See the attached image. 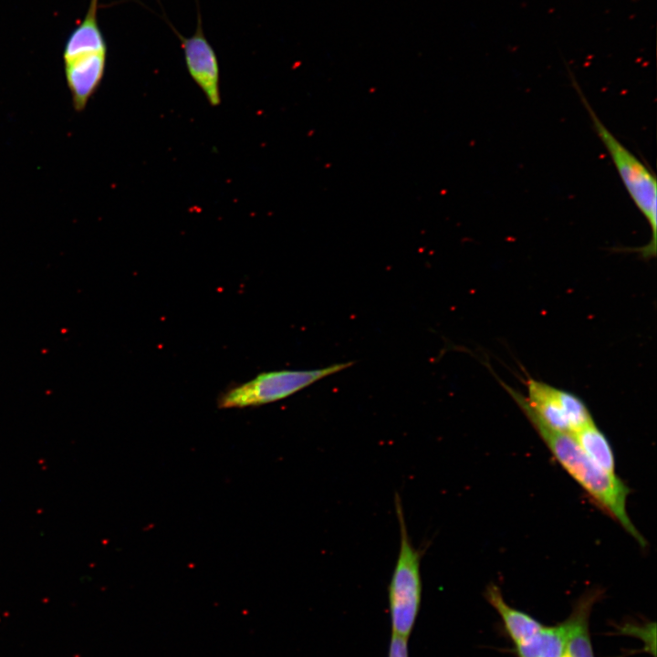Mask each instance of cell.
<instances>
[{
    "mask_svg": "<svg viewBox=\"0 0 657 657\" xmlns=\"http://www.w3.org/2000/svg\"><path fill=\"white\" fill-rule=\"evenodd\" d=\"M501 384L519 406L561 466L603 511L616 520L640 546L644 547L646 544L644 537L637 530L627 513L626 503L630 494L628 485L616 474H609L596 465L571 434L547 426L533 412L521 392L504 382Z\"/></svg>",
    "mask_w": 657,
    "mask_h": 657,
    "instance_id": "cell-1",
    "label": "cell"
},
{
    "mask_svg": "<svg viewBox=\"0 0 657 657\" xmlns=\"http://www.w3.org/2000/svg\"><path fill=\"white\" fill-rule=\"evenodd\" d=\"M570 76L573 87L589 114L595 133L610 155L629 196L650 226L649 242L641 247L631 250L638 252L644 259H651L656 256L657 249V181L655 174L644 162L608 129L595 112L574 76L571 74Z\"/></svg>",
    "mask_w": 657,
    "mask_h": 657,
    "instance_id": "cell-2",
    "label": "cell"
},
{
    "mask_svg": "<svg viewBox=\"0 0 657 657\" xmlns=\"http://www.w3.org/2000/svg\"><path fill=\"white\" fill-rule=\"evenodd\" d=\"M395 510L400 528V548L388 587L391 634L409 639L421 607L422 552L416 548L408 533L402 499L395 495Z\"/></svg>",
    "mask_w": 657,
    "mask_h": 657,
    "instance_id": "cell-3",
    "label": "cell"
},
{
    "mask_svg": "<svg viewBox=\"0 0 657 657\" xmlns=\"http://www.w3.org/2000/svg\"><path fill=\"white\" fill-rule=\"evenodd\" d=\"M354 361L313 370H282L260 373L255 379L222 393L220 409L258 406L287 398L311 384L352 366Z\"/></svg>",
    "mask_w": 657,
    "mask_h": 657,
    "instance_id": "cell-4",
    "label": "cell"
},
{
    "mask_svg": "<svg viewBox=\"0 0 657 657\" xmlns=\"http://www.w3.org/2000/svg\"><path fill=\"white\" fill-rule=\"evenodd\" d=\"M527 402L549 428L574 434L594 422L585 402L576 394L535 379L527 381Z\"/></svg>",
    "mask_w": 657,
    "mask_h": 657,
    "instance_id": "cell-5",
    "label": "cell"
},
{
    "mask_svg": "<svg viewBox=\"0 0 657 657\" xmlns=\"http://www.w3.org/2000/svg\"><path fill=\"white\" fill-rule=\"evenodd\" d=\"M180 39L190 76L203 90L209 103L212 106L219 105L221 98L217 57L203 35L200 16L193 35L190 37L181 36Z\"/></svg>",
    "mask_w": 657,
    "mask_h": 657,
    "instance_id": "cell-6",
    "label": "cell"
},
{
    "mask_svg": "<svg viewBox=\"0 0 657 657\" xmlns=\"http://www.w3.org/2000/svg\"><path fill=\"white\" fill-rule=\"evenodd\" d=\"M602 590L591 589L579 597L574 605L568 622L564 657H594L589 634V617L595 603L600 599Z\"/></svg>",
    "mask_w": 657,
    "mask_h": 657,
    "instance_id": "cell-7",
    "label": "cell"
},
{
    "mask_svg": "<svg viewBox=\"0 0 657 657\" xmlns=\"http://www.w3.org/2000/svg\"><path fill=\"white\" fill-rule=\"evenodd\" d=\"M485 598L500 616L505 629L515 644L521 642L544 625L529 614L510 606L504 599L497 585L490 584L485 591Z\"/></svg>",
    "mask_w": 657,
    "mask_h": 657,
    "instance_id": "cell-8",
    "label": "cell"
},
{
    "mask_svg": "<svg viewBox=\"0 0 657 657\" xmlns=\"http://www.w3.org/2000/svg\"><path fill=\"white\" fill-rule=\"evenodd\" d=\"M568 622L543 627L516 644L517 657H564Z\"/></svg>",
    "mask_w": 657,
    "mask_h": 657,
    "instance_id": "cell-9",
    "label": "cell"
},
{
    "mask_svg": "<svg viewBox=\"0 0 657 657\" xmlns=\"http://www.w3.org/2000/svg\"><path fill=\"white\" fill-rule=\"evenodd\" d=\"M589 459L603 471L615 474V459L604 433L592 422L571 434Z\"/></svg>",
    "mask_w": 657,
    "mask_h": 657,
    "instance_id": "cell-10",
    "label": "cell"
},
{
    "mask_svg": "<svg viewBox=\"0 0 657 657\" xmlns=\"http://www.w3.org/2000/svg\"><path fill=\"white\" fill-rule=\"evenodd\" d=\"M388 657H409L408 640L391 634Z\"/></svg>",
    "mask_w": 657,
    "mask_h": 657,
    "instance_id": "cell-11",
    "label": "cell"
}]
</instances>
